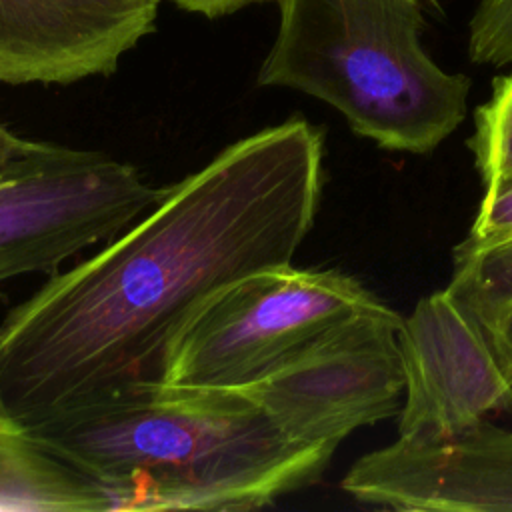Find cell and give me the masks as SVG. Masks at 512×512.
Here are the masks:
<instances>
[{
    "mask_svg": "<svg viewBox=\"0 0 512 512\" xmlns=\"http://www.w3.org/2000/svg\"><path fill=\"white\" fill-rule=\"evenodd\" d=\"M468 56L474 64L512 66V0H480L468 22Z\"/></svg>",
    "mask_w": 512,
    "mask_h": 512,
    "instance_id": "4fadbf2b",
    "label": "cell"
},
{
    "mask_svg": "<svg viewBox=\"0 0 512 512\" xmlns=\"http://www.w3.org/2000/svg\"><path fill=\"white\" fill-rule=\"evenodd\" d=\"M404 400L398 440L456 438L488 414L512 416V380L486 328L444 288L418 300L398 330Z\"/></svg>",
    "mask_w": 512,
    "mask_h": 512,
    "instance_id": "52a82bcc",
    "label": "cell"
},
{
    "mask_svg": "<svg viewBox=\"0 0 512 512\" xmlns=\"http://www.w3.org/2000/svg\"><path fill=\"white\" fill-rule=\"evenodd\" d=\"M484 186L486 192L476 218L452 254H468L512 240V174L492 178Z\"/></svg>",
    "mask_w": 512,
    "mask_h": 512,
    "instance_id": "5bb4252c",
    "label": "cell"
},
{
    "mask_svg": "<svg viewBox=\"0 0 512 512\" xmlns=\"http://www.w3.org/2000/svg\"><path fill=\"white\" fill-rule=\"evenodd\" d=\"M486 332L500 358L502 368L512 380V306L490 328H486Z\"/></svg>",
    "mask_w": 512,
    "mask_h": 512,
    "instance_id": "2e32d148",
    "label": "cell"
},
{
    "mask_svg": "<svg viewBox=\"0 0 512 512\" xmlns=\"http://www.w3.org/2000/svg\"><path fill=\"white\" fill-rule=\"evenodd\" d=\"M0 512H110L106 494L22 422H0Z\"/></svg>",
    "mask_w": 512,
    "mask_h": 512,
    "instance_id": "30bf717a",
    "label": "cell"
},
{
    "mask_svg": "<svg viewBox=\"0 0 512 512\" xmlns=\"http://www.w3.org/2000/svg\"><path fill=\"white\" fill-rule=\"evenodd\" d=\"M160 0H0V84L110 76L154 32Z\"/></svg>",
    "mask_w": 512,
    "mask_h": 512,
    "instance_id": "9c48e42d",
    "label": "cell"
},
{
    "mask_svg": "<svg viewBox=\"0 0 512 512\" xmlns=\"http://www.w3.org/2000/svg\"><path fill=\"white\" fill-rule=\"evenodd\" d=\"M402 320L390 306L356 312L240 392L292 440L336 450L358 428L400 412Z\"/></svg>",
    "mask_w": 512,
    "mask_h": 512,
    "instance_id": "8992f818",
    "label": "cell"
},
{
    "mask_svg": "<svg viewBox=\"0 0 512 512\" xmlns=\"http://www.w3.org/2000/svg\"><path fill=\"white\" fill-rule=\"evenodd\" d=\"M170 2L190 14H198L204 18H220V16L238 12L250 4L270 2V0H170Z\"/></svg>",
    "mask_w": 512,
    "mask_h": 512,
    "instance_id": "9a60e30c",
    "label": "cell"
},
{
    "mask_svg": "<svg viewBox=\"0 0 512 512\" xmlns=\"http://www.w3.org/2000/svg\"><path fill=\"white\" fill-rule=\"evenodd\" d=\"M8 418H12V416H10V412L6 410L4 402H2V394H0V422H4V420H8Z\"/></svg>",
    "mask_w": 512,
    "mask_h": 512,
    "instance_id": "ac0fdd59",
    "label": "cell"
},
{
    "mask_svg": "<svg viewBox=\"0 0 512 512\" xmlns=\"http://www.w3.org/2000/svg\"><path fill=\"white\" fill-rule=\"evenodd\" d=\"M340 488L398 512H512V432L482 420L434 444L396 440L360 456Z\"/></svg>",
    "mask_w": 512,
    "mask_h": 512,
    "instance_id": "ba28073f",
    "label": "cell"
},
{
    "mask_svg": "<svg viewBox=\"0 0 512 512\" xmlns=\"http://www.w3.org/2000/svg\"><path fill=\"white\" fill-rule=\"evenodd\" d=\"M28 144V138L16 136L2 120H0V170L16 158Z\"/></svg>",
    "mask_w": 512,
    "mask_h": 512,
    "instance_id": "e0dca14e",
    "label": "cell"
},
{
    "mask_svg": "<svg viewBox=\"0 0 512 512\" xmlns=\"http://www.w3.org/2000/svg\"><path fill=\"white\" fill-rule=\"evenodd\" d=\"M102 488L110 512H242L316 484L336 450L286 436L240 390L140 378L24 424Z\"/></svg>",
    "mask_w": 512,
    "mask_h": 512,
    "instance_id": "7a4b0ae2",
    "label": "cell"
},
{
    "mask_svg": "<svg viewBox=\"0 0 512 512\" xmlns=\"http://www.w3.org/2000/svg\"><path fill=\"white\" fill-rule=\"evenodd\" d=\"M278 28L258 70L338 110L352 132L396 152L428 154L464 120L470 78L422 46L438 0H276Z\"/></svg>",
    "mask_w": 512,
    "mask_h": 512,
    "instance_id": "3957f363",
    "label": "cell"
},
{
    "mask_svg": "<svg viewBox=\"0 0 512 512\" xmlns=\"http://www.w3.org/2000/svg\"><path fill=\"white\" fill-rule=\"evenodd\" d=\"M324 132L302 116L212 156L132 226L58 270L0 320V394L22 424L154 378L186 314L216 288L292 264L314 226Z\"/></svg>",
    "mask_w": 512,
    "mask_h": 512,
    "instance_id": "6da1fadb",
    "label": "cell"
},
{
    "mask_svg": "<svg viewBox=\"0 0 512 512\" xmlns=\"http://www.w3.org/2000/svg\"><path fill=\"white\" fill-rule=\"evenodd\" d=\"M164 194L130 162L98 150L28 140L0 170V284L56 274L108 242Z\"/></svg>",
    "mask_w": 512,
    "mask_h": 512,
    "instance_id": "5b68a950",
    "label": "cell"
},
{
    "mask_svg": "<svg viewBox=\"0 0 512 512\" xmlns=\"http://www.w3.org/2000/svg\"><path fill=\"white\" fill-rule=\"evenodd\" d=\"M446 290L490 328L512 306V240L468 254H452Z\"/></svg>",
    "mask_w": 512,
    "mask_h": 512,
    "instance_id": "8fae6325",
    "label": "cell"
},
{
    "mask_svg": "<svg viewBox=\"0 0 512 512\" xmlns=\"http://www.w3.org/2000/svg\"><path fill=\"white\" fill-rule=\"evenodd\" d=\"M384 304L354 276L294 264L240 276L196 304L168 336L154 380L242 390L332 324Z\"/></svg>",
    "mask_w": 512,
    "mask_h": 512,
    "instance_id": "277c9868",
    "label": "cell"
},
{
    "mask_svg": "<svg viewBox=\"0 0 512 512\" xmlns=\"http://www.w3.org/2000/svg\"><path fill=\"white\" fill-rule=\"evenodd\" d=\"M468 148L484 184L512 174V72L494 78L490 98L474 110Z\"/></svg>",
    "mask_w": 512,
    "mask_h": 512,
    "instance_id": "7c38bea8",
    "label": "cell"
}]
</instances>
